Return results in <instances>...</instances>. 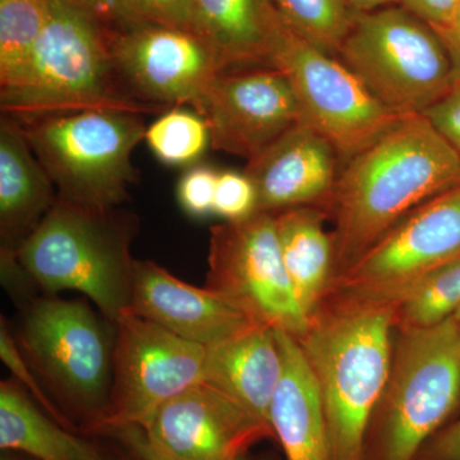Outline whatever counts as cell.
Returning a JSON list of instances; mask_svg holds the SVG:
<instances>
[{
	"label": "cell",
	"instance_id": "cell-13",
	"mask_svg": "<svg viewBox=\"0 0 460 460\" xmlns=\"http://www.w3.org/2000/svg\"><path fill=\"white\" fill-rule=\"evenodd\" d=\"M109 49L123 90L142 104L193 108L220 74L201 36L156 23L109 33Z\"/></svg>",
	"mask_w": 460,
	"mask_h": 460
},
{
	"label": "cell",
	"instance_id": "cell-36",
	"mask_svg": "<svg viewBox=\"0 0 460 460\" xmlns=\"http://www.w3.org/2000/svg\"><path fill=\"white\" fill-rule=\"evenodd\" d=\"M114 436V438H119L122 443L126 444L129 447L133 456L138 460H171L163 456L162 454L156 452L150 444H148L145 432L142 431L141 428H126L118 429V431L111 432L109 434ZM244 460H253L250 456H247Z\"/></svg>",
	"mask_w": 460,
	"mask_h": 460
},
{
	"label": "cell",
	"instance_id": "cell-26",
	"mask_svg": "<svg viewBox=\"0 0 460 460\" xmlns=\"http://www.w3.org/2000/svg\"><path fill=\"white\" fill-rule=\"evenodd\" d=\"M283 22L314 47L338 57L357 12L345 0H272Z\"/></svg>",
	"mask_w": 460,
	"mask_h": 460
},
{
	"label": "cell",
	"instance_id": "cell-42",
	"mask_svg": "<svg viewBox=\"0 0 460 460\" xmlns=\"http://www.w3.org/2000/svg\"><path fill=\"white\" fill-rule=\"evenodd\" d=\"M102 460H117V459L108 458V456H105V454H104V453H102Z\"/></svg>",
	"mask_w": 460,
	"mask_h": 460
},
{
	"label": "cell",
	"instance_id": "cell-38",
	"mask_svg": "<svg viewBox=\"0 0 460 460\" xmlns=\"http://www.w3.org/2000/svg\"><path fill=\"white\" fill-rule=\"evenodd\" d=\"M356 12H370L375 9L389 7L401 3V0H345Z\"/></svg>",
	"mask_w": 460,
	"mask_h": 460
},
{
	"label": "cell",
	"instance_id": "cell-8",
	"mask_svg": "<svg viewBox=\"0 0 460 460\" xmlns=\"http://www.w3.org/2000/svg\"><path fill=\"white\" fill-rule=\"evenodd\" d=\"M338 58L398 117L425 114L454 86L440 35L401 4L357 12Z\"/></svg>",
	"mask_w": 460,
	"mask_h": 460
},
{
	"label": "cell",
	"instance_id": "cell-41",
	"mask_svg": "<svg viewBox=\"0 0 460 460\" xmlns=\"http://www.w3.org/2000/svg\"><path fill=\"white\" fill-rule=\"evenodd\" d=\"M453 319L456 320V323H460V308H459L458 313L456 314V316H454Z\"/></svg>",
	"mask_w": 460,
	"mask_h": 460
},
{
	"label": "cell",
	"instance_id": "cell-30",
	"mask_svg": "<svg viewBox=\"0 0 460 460\" xmlns=\"http://www.w3.org/2000/svg\"><path fill=\"white\" fill-rule=\"evenodd\" d=\"M219 172L208 166H192L181 175L177 187L181 208L190 217H205L214 214L215 192Z\"/></svg>",
	"mask_w": 460,
	"mask_h": 460
},
{
	"label": "cell",
	"instance_id": "cell-27",
	"mask_svg": "<svg viewBox=\"0 0 460 460\" xmlns=\"http://www.w3.org/2000/svg\"><path fill=\"white\" fill-rule=\"evenodd\" d=\"M145 141L163 164L190 165L210 146V132L204 118L195 111L174 107L147 127Z\"/></svg>",
	"mask_w": 460,
	"mask_h": 460
},
{
	"label": "cell",
	"instance_id": "cell-18",
	"mask_svg": "<svg viewBox=\"0 0 460 460\" xmlns=\"http://www.w3.org/2000/svg\"><path fill=\"white\" fill-rule=\"evenodd\" d=\"M58 201L56 186L27 142L22 126L0 119V237L2 260L18 251Z\"/></svg>",
	"mask_w": 460,
	"mask_h": 460
},
{
	"label": "cell",
	"instance_id": "cell-33",
	"mask_svg": "<svg viewBox=\"0 0 460 460\" xmlns=\"http://www.w3.org/2000/svg\"><path fill=\"white\" fill-rule=\"evenodd\" d=\"M425 115L460 155V84H454Z\"/></svg>",
	"mask_w": 460,
	"mask_h": 460
},
{
	"label": "cell",
	"instance_id": "cell-29",
	"mask_svg": "<svg viewBox=\"0 0 460 460\" xmlns=\"http://www.w3.org/2000/svg\"><path fill=\"white\" fill-rule=\"evenodd\" d=\"M257 213V193L246 172H223L217 177L214 214L238 222Z\"/></svg>",
	"mask_w": 460,
	"mask_h": 460
},
{
	"label": "cell",
	"instance_id": "cell-11",
	"mask_svg": "<svg viewBox=\"0 0 460 460\" xmlns=\"http://www.w3.org/2000/svg\"><path fill=\"white\" fill-rule=\"evenodd\" d=\"M115 325L111 402L93 434L144 428L166 402L205 380L204 345L177 337L129 310Z\"/></svg>",
	"mask_w": 460,
	"mask_h": 460
},
{
	"label": "cell",
	"instance_id": "cell-40",
	"mask_svg": "<svg viewBox=\"0 0 460 460\" xmlns=\"http://www.w3.org/2000/svg\"><path fill=\"white\" fill-rule=\"evenodd\" d=\"M450 27H456V29L460 30V12L458 17H456V22H454V25Z\"/></svg>",
	"mask_w": 460,
	"mask_h": 460
},
{
	"label": "cell",
	"instance_id": "cell-2",
	"mask_svg": "<svg viewBox=\"0 0 460 460\" xmlns=\"http://www.w3.org/2000/svg\"><path fill=\"white\" fill-rule=\"evenodd\" d=\"M394 305L328 289L296 338L319 387L332 460H362L392 368Z\"/></svg>",
	"mask_w": 460,
	"mask_h": 460
},
{
	"label": "cell",
	"instance_id": "cell-22",
	"mask_svg": "<svg viewBox=\"0 0 460 460\" xmlns=\"http://www.w3.org/2000/svg\"><path fill=\"white\" fill-rule=\"evenodd\" d=\"M281 257L305 316L316 310L334 277V241L320 206L274 214Z\"/></svg>",
	"mask_w": 460,
	"mask_h": 460
},
{
	"label": "cell",
	"instance_id": "cell-23",
	"mask_svg": "<svg viewBox=\"0 0 460 460\" xmlns=\"http://www.w3.org/2000/svg\"><path fill=\"white\" fill-rule=\"evenodd\" d=\"M0 449L35 460H102V452L47 416L16 381L0 384Z\"/></svg>",
	"mask_w": 460,
	"mask_h": 460
},
{
	"label": "cell",
	"instance_id": "cell-34",
	"mask_svg": "<svg viewBox=\"0 0 460 460\" xmlns=\"http://www.w3.org/2000/svg\"><path fill=\"white\" fill-rule=\"evenodd\" d=\"M399 4L434 29L453 26L460 12V0H401Z\"/></svg>",
	"mask_w": 460,
	"mask_h": 460
},
{
	"label": "cell",
	"instance_id": "cell-3",
	"mask_svg": "<svg viewBox=\"0 0 460 460\" xmlns=\"http://www.w3.org/2000/svg\"><path fill=\"white\" fill-rule=\"evenodd\" d=\"M2 114L18 122L86 111L165 113L127 95L115 74L109 33L80 9L49 0V14L20 78L0 90Z\"/></svg>",
	"mask_w": 460,
	"mask_h": 460
},
{
	"label": "cell",
	"instance_id": "cell-15",
	"mask_svg": "<svg viewBox=\"0 0 460 460\" xmlns=\"http://www.w3.org/2000/svg\"><path fill=\"white\" fill-rule=\"evenodd\" d=\"M141 429L171 460H244L255 445L275 438L268 423L205 381L166 402Z\"/></svg>",
	"mask_w": 460,
	"mask_h": 460
},
{
	"label": "cell",
	"instance_id": "cell-7",
	"mask_svg": "<svg viewBox=\"0 0 460 460\" xmlns=\"http://www.w3.org/2000/svg\"><path fill=\"white\" fill-rule=\"evenodd\" d=\"M21 126L58 199L95 210L119 208L128 199L138 178L133 150L146 133L142 114L86 111Z\"/></svg>",
	"mask_w": 460,
	"mask_h": 460
},
{
	"label": "cell",
	"instance_id": "cell-35",
	"mask_svg": "<svg viewBox=\"0 0 460 460\" xmlns=\"http://www.w3.org/2000/svg\"><path fill=\"white\" fill-rule=\"evenodd\" d=\"M414 460H460V416L436 432Z\"/></svg>",
	"mask_w": 460,
	"mask_h": 460
},
{
	"label": "cell",
	"instance_id": "cell-21",
	"mask_svg": "<svg viewBox=\"0 0 460 460\" xmlns=\"http://www.w3.org/2000/svg\"><path fill=\"white\" fill-rule=\"evenodd\" d=\"M199 35L220 72L271 68L281 18L272 0H193Z\"/></svg>",
	"mask_w": 460,
	"mask_h": 460
},
{
	"label": "cell",
	"instance_id": "cell-19",
	"mask_svg": "<svg viewBox=\"0 0 460 460\" xmlns=\"http://www.w3.org/2000/svg\"><path fill=\"white\" fill-rule=\"evenodd\" d=\"M283 372L270 407V425L287 460H332L316 378L293 335L275 332Z\"/></svg>",
	"mask_w": 460,
	"mask_h": 460
},
{
	"label": "cell",
	"instance_id": "cell-17",
	"mask_svg": "<svg viewBox=\"0 0 460 460\" xmlns=\"http://www.w3.org/2000/svg\"><path fill=\"white\" fill-rule=\"evenodd\" d=\"M129 311L206 348L223 343L255 325L208 288L190 286L157 263L138 260Z\"/></svg>",
	"mask_w": 460,
	"mask_h": 460
},
{
	"label": "cell",
	"instance_id": "cell-25",
	"mask_svg": "<svg viewBox=\"0 0 460 460\" xmlns=\"http://www.w3.org/2000/svg\"><path fill=\"white\" fill-rule=\"evenodd\" d=\"M49 14V0H0V90L27 65Z\"/></svg>",
	"mask_w": 460,
	"mask_h": 460
},
{
	"label": "cell",
	"instance_id": "cell-4",
	"mask_svg": "<svg viewBox=\"0 0 460 460\" xmlns=\"http://www.w3.org/2000/svg\"><path fill=\"white\" fill-rule=\"evenodd\" d=\"M138 217L119 208L95 210L58 199L17 260L44 292L75 290L111 323L129 310L137 260L131 255Z\"/></svg>",
	"mask_w": 460,
	"mask_h": 460
},
{
	"label": "cell",
	"instance_id": "cell-9",
	"mask_svg": "<svg viewBox=\"0 0 460 460\" xmlns=\"http://www.w3.org/2000/svg\"><path fill=\"white\" fill-rule=\"evenodd\" d=\"M270 63L292 87L302 122L323 135L344 162L401 118L384 107L338 57L314 47L284 22L272 44Z\"/></svg>",
	"mask_w": 460,
	"mask_h": 460
},
{
	"label": "cell",
	"instance_id": "cell-5",
	"mask_svg": "<svg viewBox=\"0 0 460 460\" xmlns=\"http://www.w3.org/2000/svg\"><path fill=\"white\" fill-rule=\"evenodd\" d=\"M460 410V323L395 330L392 368L362 460H414Z\"/></svg>",
	"mask_w": 460,
	"mask_h": 460
},
{
	"label": "cell",
	"instance_id": "cell-32",
	"mask_svg": "<svg viewBox=\"0 0 460 460\" xmlns=\"http://www.w3.org/2000/svg\"><path fill=\"white\" fill-rule=\"evenodd\" d=\"M131 2L147 22L184 30L199 35L193 0H131Z\"/></svg>",
	"mask_w": 460,
	"mask_h": 460
},
{
	"label": "cell",
	"instance_id": "cell-1",
	"mask_svg": "<svg viewBox=\"0 0 460 460\" xmlns=\"http://www.w3.org/2000/svg\"><path fill=\"white\" fill-rule=\"evenodd\" d=\"M460 187V155L425 114L401 117L345 162L325 205L334 279L402 217Z\"/></svg>",
	"mask_w": 460,
	"mask_h": 460
},
{
	"label": "cell",
	"instance_id": "cell-31",
	"mask_svg": "<svg viewBox=\"0 0 460 460\" xmlns=\"http://www.w3.org/2000/svg\"><path fill=\"white\" fill-rule=\"evenodd\" d=\"M95 20L109 33L150 23L141 16L131 0H63Z\"/></svg>",
	"mask_w": 460,
	"mask_h": 460
},
{
	"label": "cell",
	"instance_id": "cell-16",
	"mask_svg": "<svg viewBox=\"0 0 460 460\" xmlns=\"http://www.w3.org/2000/svg\"><path fill=\"white\" fill-rule=\"evenodd\" d=\"M339 160L337 150L323 135L299 122L248 160L244 172L256 189L257 211L277 214L325 205L341 172Z\"/></svg>",
	"mask_w": 460,
	"mask_h": 460
},
{
	"label": "cell",
	"instance_id": "cell-37",
	"mask_svg": "<svg viewBox=\"0 0 460 460\" xmlns=\"http://www.w3.org/2000/svg\"><path fill=\"white\" fill-rule=\"evenodd\" d=\"M435 30L444 41L452 60L454 84H460V30L456 27Z\"/></svg>",
	"mask_w": 460,
	"mask_h": 460
},
{
	"label": "cell",
	"instance_id": "cell-39",
	"mask_svg": "<svg viewBox=\"0 0 460 460\" xmlns=\"http://www.w3.org/2000/svg\"><path fill=\"white\" fill-rule=\"evenodd\" d=\"M0 460H26L22 456H16L13 452H3L2 459Z\"/></svg>",
	"mask_w": 460,
	"mask_h": 460
},
{
	"label": "cell",
	"instance_id": "cell-28",
	"mask_svg": "<svg viewBox=\"0 0 460 460\" xmlns=\"http://www.w3.org/2000/svg\"><path fill=\"white\" fill-rule=\"evenodd\" d=\"M0 357H2L4 365L14 375V377L17 378L18 383L29 387L32 399H35V401L38 399L39 405L42 410L48 411L51 419L56 420L63 428H69L72 425L71 420L66 419L63 411L58 408L56 402H53L47 390L42 386L40 380L36 377L35 372L30 367L25 357L22 356L20 348H18L16 339L9 332L4 319H2V326H0Z\"/></svg>",
	"mask_w": 460,
	"mask_h": 460
},
{
	"label": "cell",
	"instance_id": "cell-20",
	"mask_svg": "<svg viewBox=\"0 0 460 460\" xmlns=\"http://www.w3.org/2000/svg\"><path fill=\"white\" fill-rule=\"evenodd\" d=\"M283 372L275 330L253 325L208 348L205 383L270 426V407Z\"/></svg>",
	"mask_w": 460,
	"mask_h": 460
},
{
	"label": "cell",
	"instance_id": "cell-12",
	"mask_svg": "<svg viewBox=\"0 0 460 460\" xmlns=\"http://www.w3.org/2000/svg\"><path fill=\"white\" fill-rule=\"evenodd\" d=\"M460 257V187L429 199L396 223L329 289L394 304L423 277Z\"/></svg>",
	"mask_w": 460,
	"mask_h": 460
},
{
	"label": "cell",
	"instance_id": "cell-6",
	"mask_svg": "<svg viewBox=\"0 0 460 460\" xmlns=\"http://www.w3.org/2000/svg\"><path fill=\"white\" fill-rule=\"evenodd\" d=\"M17 341L58 408L93 434L111 402L117 325L83 299L42 296L27 305Z\"/></svg>",
	"mask_w": 460,
	"mask_h": 460
},
{
	"label": "cell",
	"instance_id": "cell-24",
	"mask_svg": "<svg viewBox=\"0 0 460 460\" xmlns=\"http://www.w3.org/2000/svg\"><path fill=\"white\" fill-rule=\"evenodd\" d=\"M459 308L460 257L429 272L395 302V330L435 328Z\"/></svg>",
	"mask_w": 460,
	"mask_h": 460
},
{
	"label": "cell",
	"instance_id": "cell-14",
	"mask_svg": "<svg viewBox=\"0 0 460 460\" xmlns=\"http://www.w3.org/2000/svg\"><path fill=\"white\" fill-rule=\"evenodd\" d=\"M192 109L208 124L214 150L247 162L302 122L292 87L275 68L220 72Z\"/></svg>",
	"mask_w": 460,
	"mask_h": 460
},
{
	"label": "cell",
	"instance_id": "cell-10",
	"mask_svg": "<svg viewBox=\"0 0 460 460\" xmlns=\"http://www.w3.org/2000/svg\"><path fill=\"white\" fill-rule=\"evenodd\" d=\"M205 287L255 325L295 338L307 328L281 257L274 214L257 211L211 228Z\"/></svg>",
	"mask_w": 460,
	"mask_h": 460
}]
</instances>
